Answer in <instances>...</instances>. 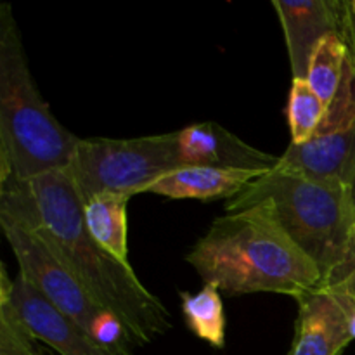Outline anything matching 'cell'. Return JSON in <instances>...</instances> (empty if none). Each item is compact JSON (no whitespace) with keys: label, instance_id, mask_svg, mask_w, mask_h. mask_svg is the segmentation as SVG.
Instances as JSON below:
<instances>
[{"label":"cell","instance_id":"cell-1","mask_svg":"<svg viewBox=\"0 0 355 355\" xmlns=\"http://www.w3.org/2000/svg\"><path fill=\"white\" fill-rule=\"evenodd\" d=\"M0 218L35 231L87 293L121 319L139 347L172 328L170 312L130 263L114 259L87 231L83 201L66 170L0 184Z\"/></svg>","mask_w":355,"mask_h":355},{"label":"cell","instance_id":"cell-2","mask_svg":"<svg viewBox=\"0 0 355 355\" xmlns=\"http://www.w3.org/2000/svg\"><path fill=\"white\" fill-rule=\"evenodd\" d=\"M186 260L227 297L274 293L298 300L322 283L321 269L284 231L270 200L215 218Z\"/></svg>","mask_w":355,"mask_h":355},{"label":"cell","instance_id":"cell-3","mask_svg":"<svg viewBox=\"0 0 355 355\" xmlns=\"http://www.w3.org/2000/svg\"><path fill=\"white\" fill-rule=\"evenodd\" d=\"M80 137L51 113L9 3L0 6V184L68 168Z\"/></svg>","mask_w":355,"mask_h":355},{"label":"cell","instance_id":"cell-4","mask_svg":"<svg viewBox=\"0 0 355 355\" xmlns=\"http://www.w3.org/2000/svg\"><path fill=\"white\" fill-rule=\"evenodd\" d=\"M270 200L290 238L321 269L322 281L342 274L355 252V205L343 182L272 168L227 201L238 211Z\"/></svg>","mask_w":355,"mask_h":355},{"label":"cell","instance_id":"cell-5","mask_svg":"<svg viewBox=\"0 0 355 355\" xmlns=\"http://www.w3.org/2000/svg\"><path fill=\"white\" fill-rule=\"evenodd\" d=\"M179 168L175 132L135 139H80L66 173L82 201L97 194H142Z\"/></svg>","mask_w":355,"mask_h":355},{"label":"cell","instance_id":"cell-6","mask_svg":"<svg viewBox=\"0 0 355 355\" xmlns=\"http://www.w3.org/2000/svg\"><path fill=\"white\" fill-rule=\"evenodd\" d=\"M276 168L350 186L355 173V69L350 62L314 137L302 146H288Z\"/></svg>","mask_w":355,"mask_h":355},{"label":"cell","instance_id":"cell-7","mask_svg":"<svg viewBox=\"0 0 355 355\" xmlns=\"http://www.w3.org/2000/svg\"><path fill=\"white\" fill-rule=\"evenodd\" d=\"M0 227L19 263L21 276L62 315L89 333L104 307L87 293L68 267L35 231L6 218H0Z\"/></svg>","mask_w":355,"mask_h":355},{"label":"cell","instance_id":"cell-8","mask_svg":"<svg viewBox=\"0 0 355 355\" xmlns=\"http://www.w3.org/2000/svg\"><path fill=\"white\" fill-rule=\"evenodd\" d=\"M0 288L9 293L14 307L23 315L38 342L45 343L61 355H116L104 349L76 322L62 315L49 304L19 272L14 279L2 266Z\"/></svg>","mask_w":355,"mask_h":355},{"label":"cell","instance_id":"cell-9","mask_svg":"<svg viewBox=\"0 0 355 355\" xmlns=\"http://www.w3.org/2000/svg\"><path fill=\"white\" fill-rule=\"evenodd\" d=\"M175 153L180 166H211L232 170L276 168L279 156L245 142L215 121H198L175 132Z\"/></svg>","mask_w":355,"mask_h":355},{"label":"cell","instance_id":"cell-10","mask_svg":"<svg viewBox=\"0 0 355 355\" xmlns=\"http://www.w3.org/2000/svg\"><path fill=\"white\" fill-rule=\"evenodd\" d=\"M345 0H274L272 7L286 38L291 76H307L312 52L328 35L343 31Z\"/></svg>","mask_w":355,"mask_h":355},{"label":"cell","instance_id":"cell-11","mask_svg":"<svg viewBox=\"0 0 355 355\" xmlns=\"http://www.w3.org/2000/svg\"><path fill=\"white\" fill-rule=\"evenodd\" d=\"M297 302L295 336L288 355H342L354 338L333 288L321 283Z\"/></svg>","mask_w":355,"mask_h":355},{"label":"cell","instance_id":"cell-12","mask_svg":"<svg viewBox=\"0 0 355 355\" xmlns=\"http://www.w3.org/2000/svg\"><path fill=\"white\" fill-rule=\"evenodd\" d=\"M263 170L211 168V166H180L148 186L142 194H156L168 200H232L241 194Z\"/></svg>","mask_w":355,"mask_h":355},{"label":"cell","instance_id":"cell-13","mask_svg":"<svg viewBox=\"0 0 355 355\" xmlns=\"http://www.w3.org/2000/svg\"><path fill=\"white\" fill-rule=\"evenodd\" d=\"M125 194H97L83 201L87 231L107 253L123 263L128 262V222Z\"/></svg>","mask_w":355,"mask_h":355},{"label":"cell","instance_id":"cell-14","mask_svg":"<svg viewBox=\"0 0 355 355\" xmlns=\"http://www.w3.org/2000/svg\"><path fill=\"white\" fill-rule=\"evenodd\" d=\"M182 315L191 333L214 349L225 347V311L217 284L205 283L198 293L182 291Z\"/></svg>","mask_w":355,"mask_h":355},{"label":"cell","instance_id":"cell-15","mask_svg":"<svg viewBox=\"0 0 355 355\" xmlns=\"http://www.w3.org/2000/svg\"><path fill=\"white\" fill-rule=\"evenodd\" d=\"M347 64L349 49L340 35L324 37L312 52L305 80L328 107L342 87Z\"/></svg>","mask_w":355,"mask_h":355},{"label":"cell","instance_id":"cell-16","mask_svg":"<svg viewBox=\"0 0 355 355\" xmlns=\"http://www.w3.org/2000/svg\"><path fill=\"white\" fill-rule=\"evenodd\" d=\"M328 113L324 101L312 90L307 80L291 78L290 96H288L286 116L290 125V144L302 146L311 141L321 127Z\"/></svg>","mask_w":355,"mask_h":355},{"label":"cell","instance_id":"cell-17","mask_svg":"<svg viewBox=\"0 0 355 355\" xmlns=\"http://www.w3.org/2000/svg\"><path fill=\"white\" fill-rule=\"evenodd\" d=\"M37 342L9 293L0 288V355H45Z\"/></svg>","mask_w":355,"mask_h":355},{"label":"cell","instance_id":"cell-18","mask_svg":"<svg viewBox=\"0 0 355 355\" xmlns=\"http://www.w3.org/2000/svg\"><path fill=\"white\" fill-rule=\"evenodd\" d=\"M322 283H324V281H322ZM328 284L333 288L335 295L338 297L340 304L345 309L347 319H349L350 335H352V338L355 340V288L350 286L345 281H331V283Z\"/></svg>","mask_w":355,"mask_h":355},{"label":"cell","instance_id":"cell-19","mask_svg":"<svg viewBox=\"0 0 355 355\" xmlns=\"http://www.w3.org/2000/svg\"><path fill=\"white\" fill-rule=\"evenodd\" d=\"M342 38L349 49V62L355 69V0H345L343 6Z\"/></svg>","mask_w":355,"mask_h":355},{"label":"cell","instance_id":"cell-20","mask_svg":"<svg viewBox=\"0 0 355 355\" xmlns=\"http://www.w3.org/2000/svg\"><path fill=\"white\" fill-rule=\"evenodd\" d=\"M331 281H345V283H349L350 286L355 288V252L352 260H350V263L347 266V269L343 270L342 274H338L336 277H333V279L324 281V283H331Z\"/></svg>","mask_w":355,"mask_h":355},{"label":"cell","instance_id":"cell-21","mask_svg":"<svg viewBox=\"0 0 355 355\" xmlns=\"http://www.w3.org/2000/svg\"><path fill=\"white\" fill-rule=\"evenodd\" d=\"M350 189H352V198H354V205H355V180L350 184Z\"/></svg>","mask_w":355,"mask_h":355},{"label":"cell","instance_id":"cell-22","mask_svg":"<svg viewBox=\"0 0 355 355\" xmlns=\"http://www.w3.org/2000/svg\"><path fill=\"white\" fill-rule=\"evenodd\" d=\"M354 180H355V173H354V177H352V180H350V184H352V182H354Z\"/></svg>","mask_w":355,"mask_h":355}]
</instances>
